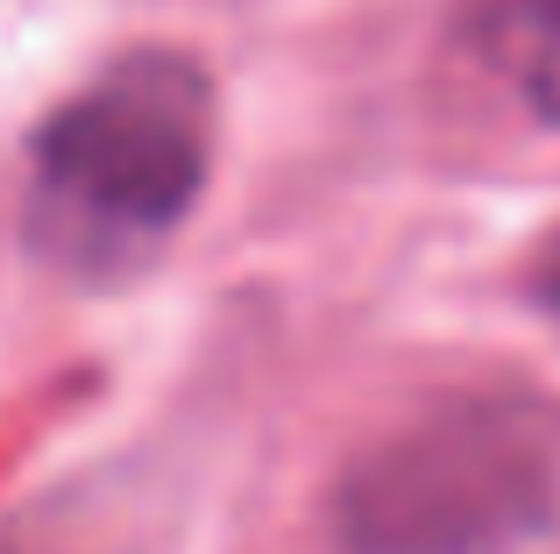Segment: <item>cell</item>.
<instances>
[{
    "mask_svg": "<svg viewBox=\"0 0 560 554\" xmlns=\"http://www.w3.org/2000/svg\"><path fill=\"white\" fill-rule=\"evenodd\" d=\"M533 291H539V305L560 320V235L547 242V256H539V270H533Z\"/></svg>",
    "mask_w": 560,
    "mask_h": 554,
    "instance_id": "obj_4",
    "label": "cell"
},
{
    "mask_svg": "<svg viewBox=\"0 0 560 554\" xmlns=\"http://www.w3.org/2000/svg\"><path fill=\"white\" fill-rule=\"evenodd\" d=\"M553 527L560 419L525 399H454L341 476L348 554H518Z\"/></svg>",
    "mask_w": 560,
    "mask_h": 554,
    "instance_id": "obj_2",
    "label": "cell"
},
{
    "mask_svg": "<svg viewBox=\"0 0 560 554\" xmlns=\"http://www.w3.org/2000/svg\"><path fill=\"white\" fill-rule=\"evenodd\" d=\"M454 36L533 122L560 128V0H454Z\"/></svg>",
    "mask_w": 560,
    "mask_h": 554,
    "instance_id": "obj_3",
    "label": "cell"
},
{
    "mask_svg": "<svg viewBox=\"0 0 560 554\" xmlns=\"http://www.w3.org/2000/svg\"><path fill=\"white\" fill-rule=\"evenodd\" d=\"M213 178V79L185 50H128L28 142L22 235L65 277H121L164 256Z\"/></svg>",
    "mask_w": 560,
    "mask_h": 554,
    "instance_id": "obj_1",
    "label": "cell"
}]
</instances>
